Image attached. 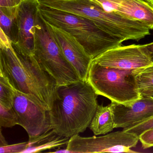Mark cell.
<instances>
[{
	"label": "cell",
	"mask_w": 153,
	"mask_h": 153,
	"mask_svg": "<svg viewBox=\"0 0 153 153\" xmlns=\"http://www.w3.org/2000/svg\"><path fill=\"white\" fill-rule=\"evenodd\" d=\"M98 95L87 80L57 86L49 111L51 128L68 138L84 132L98 107Z\"/></svg>",
	"instance_id": "1"
},
{
	"label": "cell",
	"mask_w": 153,
	"mask_h": 153,
	"mask_svg": "<svg viewBox=\"0 0 153 153\" xmlns=\"http://www.w3.org/2000/svg\"><path fill=\"white\" fill-rule=\"evenodd\" d=\"M0 30V71L16 90L33 97L50 111L57 86L55 80L35 56H25L15 50L11 41Z\"/></svg>",
	"instance_id": "2"
},
{
	"label": "cell",
	"mask_w": 153,
	"mask_h": 153,
	"mask_svg": "<svg viewBox=\"0 0 153 153\" xmlns=\"http://www.w3.org/2000/svg\"><path fill=\"white\" fill-rule=\"evenodd\" d=\"M40 14L47 23L73 36L94 59L108 50L121 46L123 41L79 16L40 5Z\"/></svg>",
	"instance_id": "3"
},
{
	"label": "cell",
	"mask_w": 153,
	"mask_h": 153,
	"mask_svg": "<svg viewBox=\"0 0 153 153\" xmlns=\"http://www.w3.org/2000/svg\"><path fill=\"white\" fill-rule=\"evenodd\" d=\"M35 57L42 68L54 79L57 86L80 80L75 69L64 56L40 10L35 26Z\"/></svg>",
	"instance_id": "4"
},
{
	"label": "cell",
	"mask_w": 153,
	"mask_h": 153,
	"mask_svg": "<svg viewBox=\"0 0 153 153\" xmlns=\"http://www.w3.org/2000/svg\"><path fill=\"white\" fill-rule=\"evenodd\" d=\"M133 71L103 67L92 61L87 81L98 95L129 103L141 97Z\"/></svg>",
	"instance_id": "5"
},
{
	"label": "cell",
	"mask_w": 153,
	"mask_h": 153,
	"mask_svg": "<svg viewBox=\"0 0 153 153\" xmlns=\"http://www.w3.org/2000/svg\"><path fill=\"white\" fill-rule=\"evenodd\" d=\"M139 140L137 135L123 130L98 137L77 134L70 138L66 149L69 153H137L131 148Z\"/></svg>",
	"instance_id": "6"
},
{
	"label": "cell",
	"mask_w": 153,
	"mask_h": 153,
	"mask_svg": "<svg viewBox=\"0 0 153 153\" xmlns=\"http://www.w3.org/2000/svg\"><path fill=\"white\" fill-rule=\"evenodd\" d=\"M13 108L18 116V125L33 138L51 129L49 111L33 97L16 90Z\"/></svg>",
	"instance_id": "7"
},
{
	"label": "cell",
	"mask_w": 153,
	"mask_h": 153,
	"mask_svg": "<svg viewBox=\"0 0 153 153\" xmlns=\"http://www.w3.org/2000/svg\"><path fill=\"white\" fill-rule=\"evenodd\" d=\"M40 6L38 0H22L18 10V39L12 45L25 56H34L35 26Z\"/></svg>",
	"instance_id": "8"
},
{
	"label": "cell",
	"mask_w": 153,
	"mask_h": 153,
	"mask_svg": "<svg viewBox=\"0 0 153 153\" xmlns=\"http://www.w3.org/2000/svg\"><path fill=\"white\" fill-rule=\"evenodd\" d=\"M47 23L64 56L75 69L80 80H87L93 59L73 36L61 28Z\"/></svg>",
	"instance_id": "9"
},
{
	"label": "cell",
	"mask_w": 153,
	"mask_h": 153,
	"mask_svg": "<svg viewBox=\"0 0 153 153\" xmlns=\"http://www.w3.org/2000/svg\"><path fill=\"white\" fill-rule=\"evenodd\" d=\"M93 61L103 67L133 70L152 64L143 51L141 45H136L115 47Z\"/></svg>",
	"instance_id": "10"
},
{
	"label": "cell",
	"mask_w": 153,
	"mask_h": 153,
	"mask_svg": "<svg viewBox=\"0 0 153 153\" xmlns=\"http://www.w3.org/2000/svg\"><path fill=\"white\" fill-rule=\"evenodd\" d=\"M115 128L128 129L153 117V98L141 97L127 104L111 102L110 105Z\"/></svg>",
	"instance_id": "11"
},
{
	"label": "cell",
	"mask_w": 153,
	"mask_h": 153,
	"mask_svg": "<svg viewBox=\"0 0 153 153\" xmlns=\"http://www.w3.org/2000/svg\"><path fill=\"white\" fill-rule=\"evenodd\" d=\"M104 10L140 22L153 29V6L145 0H91Z\"/></svg>",
	"instance_id": "12"
},
{
	"label": "cell",
	"mask_w": 153,
	"mask_h": 153,
	"mask_svg": "<svg viewBox=\"0 0 153 153\" xmlns=\"http://www.w3.org/2000/svg\"><path fill=\"white\" fill-rule=\"evenodd\" d=\"M70 138L60 136L51 129L36 137L29 139L24 153H39L52 149H59L67 146Z\"/></svg>",
	"instance_id": "13"
},
{
	"label": "cell",
	"mask_w": 153,
	"mask_h": 153,
	"mask_svg": "<svg viewBox=\"0 0 153 153\" xmlns=\"http://www.w3.org/2000/svg\"><path fill=\"white\" fill-rule=\"evenodd\" d=\"M95 135H104L115 128L114 117L110 105H98L89 125Z\"/></svg>",
	"instance_id": "14"
},
{
	"label": "cell",
	"mask_w": 153,
	"mask_h": 153,
	"mask_svg": "<svg viewBox=\"0 0 153 153\" xmlns=\"http://www.w3.org/2000/svg\"><path fill=\"white\" fill-rule=\"evenodd\" d=\"M0 29L5 33L12 45L16 44L19 34L17 17L9 16L0 10Z\"/></svg>",
	"instance_id": "15"
},
{
	"label": "cell",
	"mask_w": 153,
	"mask_h": 153,
	"mask_svg": "<svg viewBox=\"0 0 153 153\" xmlns=\"http://www.w3.org/2000/svg\"><path fill=\"white\" fill-rule=\"evenodd\" d=\"M15 91L6 75L0 71V104L7 108L13 107Z\"/></svg>",
	"instance_id": "16"
},
{
	"label": "cell",
	"mask_w": 153,
	"mask_h": 153,
	"mask_svg": "<svg viewBox=\"0 0 153 153\" xmlns=\"http://www.w3.org/2000/svg\"><path fill=\"white\" fill-rule=\"evenodd\" d=\"M139 89L153 88V64L133 71Z\"/></svg>",
	"instance_id": "17"
},
{
	"label": "cell",
	"mask_w": 153,
	"mask_h": 153,
	"mask_svg": "<svg viewBox=\"0 0 153 153\" xmlns=\"http://www.w3.org/2000/svg\"><path fill=\"white\" fill-rule=\"evenodd\" d=\"M18 125V116L13 107L7 108L0 104V126L11 128Z\"/></svg>",
	"instance_id": "18"
},
{
	"label": "cell",
	"mask_w": 153,
	"mask_h": 153,
	"mask_svg": "<svg viewBox=\"0 0 153 153\" xmlns=\"http://www.w3.org/2000/svg\"><path fill=\"white\" fill-rule=\"evenodd\" d=\"M22 1V0H0V10L9 16L16 17Z\"/></svg>",
	"instance_id": "19"
},
{
	"label": "cell",
	"mask_w": 153,
	"mask_h": 153,
	"mask_svg": "<svg viewBox=\"0 0 153 153\" xmlns=\"http://www.w3.org/2000/svg\"><path fill=\"white\" fill-rule=\"evenodd\" d=\"M151 129H153V117L137 126H134L128 129L125 130V131L133 133L139 137V136L142 133Z\"/></svg>",
	"instance_id": "20"
},
{
	"label": "cell",
	"mask_w": 153,
	"mask_h": 153,
	"mask_svg": "<svg viewBox=\"0 0 153 153\" xmlns=\"http://www.w3.org/2000/svg\"><path fill=\"white\" fill-rule=\"evenodd\" d=\"M27 143L25 142L0 147V153H24L26 149Z\"/></svg>",
	"instance_id": "21"
},
{
	"label": "cell",
	"mask_w": 153,
	"mask_h": 153,
	"mask_svg": "<svg viewBox=\"0 0 153 153\" xmlns=\"http://www.w3.org/2000/svg\"><path fill=\"white\" fill-rule=\"evenodd\" d=\"M139 140L144 149L153 147V129L146 131L139 136Z\"/></svg>",
	"instance_id": "22"
},
{
	"label": "cell",
	"mask_w": 153,
	"mask_h": 153,
	"mask_svg": "<svg viewBox=\"0 0 153 153\" xmlns=\"http://www.w3.org/2000/svg\"><path fill=\"white\" fill-rule=\"evenodd\" d=\"M141 47L145 54L153 64V42L141 45Z\"/></svg>",
	"instance_id": "23"
},
{
	"label": "cell",
	"mask_w": 153,
	"mask_h": 153,
	"mask_svg": "<svg viewBox=\"0 0 153 153\" xmlns=\"http://www.w3.org/2000/svg\"><path fill=\"white\" fill-rule=\"evenodd\" d=\"M139 91L142 96L153 98V88H142L140 89Z\"/></svg>",
	"instance_id": "24"
},
{
	"label": "cell",
	"mask_w": 153,
	"mask_h": 153,
	"mask_svg": "<svg viewBox=\"0 0 153 153\" xmlns=\"http://www.w3.org/2000/svg\"><path fill=\"white\" fill-rule=\"evenodd\" d=\"M8 145L7 142L6 141L4 136L2 134L1 131V137H0V147L5 146Z\"/></svg>",
	"instance_id": "25"
},
{
	"label": "cell",
	"mask_w": 153,
	"mask_h": 153,
	"mask_svg": "<svg viewBox=\"0 0 153 153\" xmlns=\"http://www.w3.org/2000/svg\"><path fill=\"white\" fill-rule=\"evenodd\" d=\"M145 1L153 6V0H145Z\"/></svg>",
	"instance_id": "26"
}]
</instances>
